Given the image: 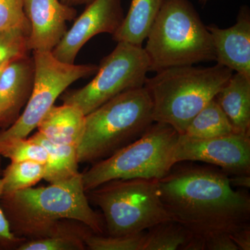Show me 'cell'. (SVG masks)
Segmentation results:
<instances>
[{
	"label": "cell",
	"instance_id": "obj_1",
	"mask_svg": "<svg viewBox=\"0 0 250 250\" xmlns=\"http://www.w3.org/2000/svg\"><path fill=\"white\" fill-rule=\"evenodd\" d=\"M159 194L174 221L192 236L207 239L250 227V197L235 190L215 166L179 165L158 180Z\"/></svg>",
	"mask_w": 250,
	"mask_h": 250
},
{
	"label": "cell",
	"instance_id": "obj_2",
	"mask_svg": "<svg viewBox=\"0 0 250 250\" xmlns=\"http://www.w3.org/2000/svg\"><path fill=\"white\" fill-rule=\"evenodd\" d=\"M0 205L12 232L26 241L56 234L68 220L83 223L94 233H104L103 217L90 207L82 173L48 187L3 193Z\"/></svg>",
	"mask_w": 250,
	"mask_h": 250
},
{
	"label": "cell",
	"instance_id": "obj_3",
	"mask_svg": "<svg viewBox=\"0 0 250 250\" xmlns=\"http://www.w3.org/2000/svg\"><path fill=\"white\" fill-rule=\"evenodd\" d=\"M233 72L220 64L184 65L156 72L144 86L152 99L154 122L172 126L184 134L197 113L228 82Z\"/></svg>",
	"mask_w": 250,
	"mask_h": 250
},
{
	"label": "cell",
	"instance_id": "obj_4",
	"mask_svg": "<svg viewBox=\"0 0 250 250\" xmlns=\"http://www.w3.org/2000/svg\"><path fill=\"white\" fill-rule=\"evenodd\" d=\"M146 40L149 71L215 60L209 31L188 0H164Z\"/></svg>",
	"mask_w": 250,
	"mask_h": 250
},
{
	"label": "cell",
	"instance_id": "obj_5",
	"mask_svg": "<svg viewBox=\"0 0 250 250\" xmlns=\"http://www.w3.org/2000/svg\"><path fill=\"white\" fill-rule=\"evenodd\" d=\"M154 123L152 99L146 87L119 94L85 116L79 163L106 159L139 139Z\"/></svg>",
	"mask_w": 250,
	"mask_h": 250
},
{
	"label": "cell",
	"instance_id": "obj_6",
	"mask_svg": "<svg viewBox=\"0 0 250 250\" xmlns=\"http://www.w3.org/2000/svg\"><path fill=\"white\" fill-rule=\"evenodd\" d=\"M86 195L90 203L103 211L105 229L110 236L143 232L172 220L161 200L156 179H114Z\"/></svg>",
	"mask_w": 250,
	"mask_h": 250
},
{
	"label": "cell",
	"instance_id": "obj_7",
	"mask_svg": "<svg viewBox=\"0 0 250 250\" xmlns=\"http://www.w3.org/2000/svg\"><path fill=\"white\" fill-rule=\"evenodd\" d=\"M179 136L170 125L154 122L139 139L82 172L85 192L114 179H162L175 165Z\"/></svg>",
	"mask_w": 250,
	"mask_h": 250
},
{
	"label": "cell",
	"instance_id": "obj_8",
	"mask_svg": "<svg viewBox=\"0 0 250 250\" xmlns=\"http://www.w3.org/2000/svg\"><path fill=\"white\" fill-rule=\"evenodd\" d=\"M148 72L149 62L144 47L118 42L102 60L93 80L79 89L64 92L61 100L86 116L119 94L144 86Z\"/></svg>",
	"mask_w": 250,
	"mask_h": 250
},
{
	"label": "cell",
	"instance_id": "obj_9",
	"mask_svg": "<svg viewBox=\"0 0 250 250\" xmlns=\"http://www.w3.org/2000/svg\"><path fill=\"white\" fill-rule=\"evenodd\" d=\"M32 53L34 81L30 97L17 121L9 127L0 130V141L27 138L68 86L91 76L98 70V65L94 64L77 65L60 62L52 52Z\"/></svg>",
	"mask_w": 250,
	"mask_h": 250
},
{
	"label": "cell",
	"instance_id": "obj_10",
	"mask_svg": "<svg viewBox=\"0 0 250 250\" xmlns=\"http://www.w3.org/2000/svg\"><path fill=\"white\" fill-rule=\"evenodd\" d=\"M174 164L197 161L215 166L229 175L250 174V133H232L211 139L179 134Z\"/></svg>",
	"mask_w": 250,
	"mask_h": 250
},
{
	"label": "cell",
	"instance_id": "obj_11",
	"mask_svg": "<svg viewBox=\"0 0 250 250\" xmlns=\"http://www.w3.org/2000/svg\"><path fill=\"white\" fill-rule=\"evenodd\" d=\"M125 16L122 0H93L67 29L52 54L60 62L75 63L77 54L88 41L104 33L113 36Z\"/></svg>",
	"mask_w": 250,
	"mask_h": 250
},
{
	"label": "cell",
	"instance_id": "obj_12",
	"mask_svg": "<svg viewBox=\"0 0 250 250\" xmlns=\"http://www.w3.org/2000/svg\"><path fill=\"white\" fill-rule=\"evenodd\" d=\"M29 24L31 52H52L67 31V23L76 18L77 10L61 0H23Z\"/></svg>",
	"mask_w": 250,
	"mask_h": 250
},
{
	"label": "cell",
	"instance_id": "obj_13",
	"mask_svg": "<svg viewBox=\"0 0 250 250\" xmlns=\"http://www.w3.org/2000/svg\"><path fill=\"white\" fill-rule=\"evenodd\" d=\"M214 47L215 62L233 72L250 78V12L242 6L236 22L221 29L214 24L207 26Z\"/></svg>",
	"mask_w": 250,
	"mask_h": 250
},
{
	"label": "cell",
	"instance_id": "obj_14",
	"mask_svg": "<svg viewBox=\"0 0 250 250\" xmlns=\"http://www.w3.org/2000/svg\"><path fill=\"white\" fill-rule=\"evenodd\" d=\"M34 81V62L29 55L8 63L0 77V129L17 121L27 104Z\"/></svg>",
	"mask_w": 250,
	"mask_h": 250
},
{
	"label": "cell",
	"instance_id": "obj_15",
	"mask_svg": "<svg viewBox=\"0 0 250 250\" xmlns=\"http://www.w3.org/2000/svg\"><path fill=\"white\" fill-rule=\"evenodd\" d=\"M85 116L73 105H54L38 125V132L49 142L79 147L85 129Z\"/></svg>",
	"mask_w": 250,
	"mask_h": 250
},
{
	"label": "cell",
	"instance_id": "obj_16",
	"mask_svg": "<svg viewBox=\"0 0 250 250\" xmlns=\"http://www.w3.org/2000/svg\"><path fill=\"white\" fill-rule=\"evenodd\" d=\"M236 133H250V78L231 75L215 98Z\"/></svg>",
	"mask_w": 250,
	"mask_h": 250
},
{
	"label": "cell",
	"instance_id": "obj_17",
	"mask_svg": "<svg viewBox=\"0 0 250 250\" xmlns=\"http://www.w3.org/2000/svg\"><path fill=\"white\" fill-rule=\"evenodd\" d=\"M164 0H131L121 27L113 34V41L142 46Z\"/></svg>",
	"mask_w": 250,
	"mask_h": 250
},
{
	"label": "cell",
	"instance_id": "obj_18",
	"mask_svg": "<svg viewBox=\"0 0 250 250\" xmlns=\"http://www.w3.org/2000/svg\"><path fill=\"white\" fill-rule=\"evenodd\" d=\"M29 139L42 146L47 151V161L44 179L49 184L65 182L81 173L78 170V147L54 144L38 131Z\"/></svg>",
	"mask_w": 250,
	"mask_h": 250
},
{
	"label": "cell",
	"instance_id": "obj_19",
	"mask_svg": "<svg viewBox=\"0 0 250 250\" xmlns=\"http://www.w3.org/2000/svg\"><path fill=\"white\" fill-rule=\"evenodd\" d=\"M234 133L232 126L215 99L192 118L184 135L194 139H211Z\"/></svg>",
	"mask_w": 250,
	"mask_h": 250
},
{
	"label": "cell",
	"instance_id": "obj_20",
	"mask_svg": "<svg viewBox=\"0 0 250 250\" xmlns=\"http://www.w3.org/2000/svg\"><path fill=\"white\" fill-rule=\"evenodd\" d=\"M90 228L83 223L68 220L59 233L46 238L27 240L18 250H84V238Z\"/></svg>",
	"mask_w": 250,
	"mask_h": 250
},
{
	"label": "cell",
	"instance_id": "obj_21",
	"mask_svg": "<svg viewBox=\"0 0 250 250\" xmlns=\"http://www.w3.org/2000/svg\"><path fill=\"white\" fill-rule=\"evenodd\" d=\"M191 236L183 225L173 220H167L148 229L142 250H181Z\"/></svg>",
	"mask_w": 250,
	"mask_h": 250
},
{
	"label": "cell",
	"instance_id": "obj_22",
	"mask_svg": "<svg viewBox=\"0 0 250 250\" xmlns=\"http://www.w3.org/2000/svg\"><path fill=\"white\" fill-rule=\"evenodd\" d=\"M45 164L35 161L11 162L2 170L3 193L34 187L44 179Z\"/></svg>",
	"mask_w": 250,
	"mask_h": 250
},
{
	"label": "cell",
	"instance_id": "obj_23",
	"mask_svg": "<svg viewBox=\"0 0 250 250\" xmlns=\"http://www.w3.org/2000/svg\"><path fill=\"white\" fill-rule=\"evenodd\" d=\"M0 157L9 159L11 162L29 160L45 164L47 152L29 138H14L0 141Z\"/></svg>",
	"mask_w": 250,
	"mask_h": 250
},
{
	"label": "cell",
	"instance_id": "obj_24",
	"mask_svg": "<svg viewBox=\"0 0 250 250\" xmlns=\"http://www.w3.org/2000/svg\"><path fill=\"white\" fill-rule=\"evenodd\" d=\"M146 231L125 236H104L90 230L84 238L86 250H142Z\"/></svg>",
	"mask_w": 250,
	"mask_h": 250
},
{
	"label": "cell",
	"instance_id": "obj_25",
	"mask_svg": "<svg viewBox=\"0 0 250 250\" xmlns=\"http://www.w3.org/2000/svg\"><path fill=\"white\" fill-rule=\"evenodd\" d=\"M30 29L23 28L0 30V66L29 55Z\"/></svg>",
	"mask_w": 250,
	"mask_h": 250
},
{
	"label": "cell",
	"instance_id": "obj_26",
	"mask_svg": "<svg viewBox=\"0 0 250 250\" xmlns=\"http://www.w3.org/2000/svg\"><path fill=\"white\" fill-rule=\"evenodd\" d=\"M23 28L30 29L23 0H0V30Z\"/></svg>",
	"mask_w": 250,
	"mask_h": 250
},
{
	"label": "cell",
	"instance_id": "obj_27",
	"mask_svg": "<svg viewBox=\"0 0 250 250\" xmlns=\"http://www.w3.org/2000/svg\"><path fill=\"white\" fill-rule=\"evenodd\" d=\"M1 172V157H0V199L3 194ZM25 241V239L18 238L12 232L9 222L0 205V250H18L20 246Z\"/></svg>",
	"mask_w": 250,
	"mask_h": 250
},
{
	"label": "cell",
	"instance_id": "obj_28",
	"mask_svg": "<svg viewBox=\"0 0 250 250\" xmlns=\"http://www.w3.org/2000/svg\"><path fill=\"white\" fill-rule=\"evenodd\" d=\"M206 250H238L228 233H220L206 239Z\"/></svg>",
	"mask_w": 250,
	"mask_h": 250
},
{
	"label": "cell",
	"instance_id": "obj_29",
	"mask_svg": "<svg viewBox=\"0 0 250 250\" xmlns=\"http://www.w3.org/2000/svg\"><path fill=\"white\" fill-rule=\"evenodd\" d=\"M229 235L238 247V250H250V227L241 229Z\"/></svg>",
	"mask_w": 250,
	"mask_h": 250
},
{
	"label": "cell",
	"instance_id": "obj_30",
	"mask_svg": "<svg viewBox=\"0 0 250 250\" xmlns=\"http://www.w3.org/2000/svg\"><path fill=\"white\" fill-rule=\"evenodd\" d=\"M229 182L232 187L250 188V174H235L229 177Z\"/></svg>",
	"mask_w": 250,
	"mask_h": 250
},
{
	"label": "cell",
	"instance_id": "obj_31",
	"mask_svg": "<svg viewBox=\"0 0 250 250\" xmlns=\"http://www.w3.org/2000/svg\"><path fill=\"white\" fill-rule=\"evenodd\" d=\"M181 250H206L205 239L191 236Z\"/></svg>",
	"mask_w": 250,
	"mask_h": 250
},
{
	"label": "cell",
	"instance_id": "obj_32",
	"mask_svg": "<svg viewBox=\"0 0 250 250\" xmlns=\"http://www.w3.org/2000/svg\"><path fill=\"white\" fill-rule=\"evenodd\" d=\"M62 3L67 5V6H78V5L88 4L93 0H61Z\"/></svg>",
	"mask_w": 250,
	"mask_h": 250
},
{
	"label": "cell",
	"instance_id": "obj_33",
	"mask_svg": "<svg viewBox=\"0 0 250 250\" xmlns=\"http://www.w3.org/2000/svg\"><path fill=\"white\" fill-rule=\"evenodd\" d=\"M8 63H9V62H8ZM8 63L4 64V65H1V66H0V77H1V74H2L5 67H6V65H8Z\"/></svg>",
	"mask_w": 250,
	"mask_h": 250
},
{
	"label": "cell",
	"instance_id": "obj_34",
	"mask_svg": "<svg viewBox=\"0 0 250 250\" xmlns=\"http://www.w3.org/2000/svg\"><path fill=\"white\" fill-rule=\"evenodd\" d=\"M208 0H200V3H202V4H205L207 2Z\"/></svg>",
	"mask_w": 250,
	"mask_h": 250
}]
</instances>
